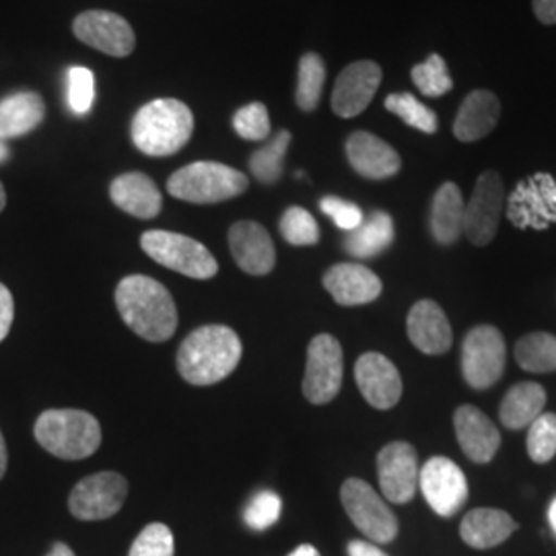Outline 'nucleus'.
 <instances>
[{"instance_id":"1","label":"nucleus","mask_w":556,"mask_h":556,"mask_svg":"<svg viewBox=\"0 0 556 556\" xmlns=\"http://www.w3.org/2000/svg\"><path fill=\"white\" fill-rule=\"evenodd\" d=\"M119 318L140 338L165 342L178 328V309L172 293L155 278L132 275L116 289Z\"/></svg>"},{"instance_id":"2","label":"nucleus","mask_w":556,"mask_h":556,"mask_svg":"<svg viewBox=\"0 0 556 556\" xmlns=\"http://www.w3.org/2000/svg\"><path fill=\"white\" fill-rule=\"evenodd\" d=\"M241 340L227 326H202L179 344L178 371L192 386L229 378L241 361Z\"/></svg>"},{"instance_id":"3","label":"nucleus","mask_w":556,"mask_h":556,"mask_svg":"<svg viewBox=\"0 0 556 556\" xmlns=\"http://www.w3.org/2000/svg\"><path fill=\"white\" fill-rule=\"evenodd\" d=\"M194 132V114L184 101L163 98L142 105L132 119L130 135L140 153L169 157L179 153Z\"/></svg>"},{"instance_id":"4","label":"nucleus","mask_w":556,"mask_h":556,"mask_svg":"<svg viewBox=\"0 0 556 556\" xmlns=\"http://www.w3.org/2000/svg\"><path fill=\"white\" fill-rule=\"evenodd\" d=\"M34 435L41 447L60 459H85L100 450V420L77 408L41 413Z\"/></svg>"},{"instance_id":"5","label":"nucleus","mask_w":556,"mask_h":556,"mask_svg":"<svg viewBox=\"0 0 556 556\" xmlns=\"http://www.w3.org/2000/svg\"><path fill=\"white\" fill-rule=\"evenodd\" d=\"M250 179L239 169L217 161H197L178 169L167 179V192L174 199L192 204H217L243 194Z\"/></svg>"},{"instance_id":"6","label":"nucleus","mask_w":556,"mask_h":556,"mask_svg":"<svg viewBox=\"0 0 556 556\" xmlns=\"http://www.w3.org/2000/svg\"><path fill=\"white\" fill-rule=\"evenodd\" d=\"M140 248L157 264L169 270H176L184 277L206 280L219 273V264L211 254V250L197 239L181 236V233L163 231V229L147 231L140 238Z\"/></svg>"},{"instance_id":"7","label":"nucleus","mask_w":556,"mask_h":556,"mask_svg":"<svg viewBox=\"0 0 556 556\" xmlns=\"http://www.w3.org/2000/svg\"><path fill=\"white\" fill-rule=\"evenodd\" d=\"M340 501L351 521L374 544H388L397 536V519L371 484L349 478L340 489Z\"/></svg>"},{"instance_id":"8","label":"nucleus","mask_w":556,"mask_h":556,"mask_svg":"<svg viewBox=\"0 0 556 556\" xmlns=\"http://www.w3.org/2000/svg\"><path fill=\"white\" fill-rule=\"evenodd\" d=\"M507 361L505 340L495 326H477L462 344V374L470 388L486 390L503 378Z\"/></svg>"},{"instance_id":"9","label":"nucleus","mask_w":556,"mask_h":556,"mask_svg":"<svg viewBox=\"0 0 556 556\" xmlns=\"http://www.w3.org/2000/svg\"><path fill=\"white\" fill-rule=\"evenodd\" d=\"M507 219L517 229L544 231L556 223V179L534 174L521 179L507 199Z\"/></svg>"},{"instance_id":"10","label":"nucleus","mask_w":556,"mask_h":556,"mask_svg":"<svg viewBox=\"0 0 556 556\" xmlns=\"http://www.w3.org/2000/svg\"><path fill=\"white\" fill-rule=\"evenodd\" d=\"M505 206V188L497 172H484L477 179L472 197L464 208L462 233L472 245H489L497 236L498 223Z\"/></svg>"},{"instance_id":"11","label":"nucleus","mask_w":556,"mask_h":556,"mask_svg":"<svg viewBox=\"0 0 556 556\" xmlns=\"http://www.w3.org/2000/svg\"><path fill=\"white\" fill-rule=\"evenodd\" d=\"M344 357L342 346L332 334H318L307 346V365L303 378V396L312 404H328L342 388Z\"/></svg>"},{"instance_id":"12","label":"nucleus","mask_w":556,"mask_h":556,"mask_svg":"<svg viewBox=\"0 0 556 556\" xmlns=\"http://www.w3.org/2000/svg\"><path fill=\"white\" fill-rule=\"evenodd\" d=\"M128 495V482L118 472H98L83 478L71 491L68 509L80 521H100L114 517Z\"/></svg>"},{"instance_id":"13","label":"nucleus","mask_w":556,"mask_h":556,"mask_svg":"<svg viewBox=\"0 0 556 556\" xmlns=\"http://www.w3.org/2000/svg\"><path fill=\"white\" fill-rule=\"evenodd\" d=\"M77 40L100 50L112 59H126L135 52V29L122 15L112 11H85L73 21Z\"/></svg>"},{"instance_id":"14","label":"nucleus","mask_w":556,"mask_h":556,"mask_svg":"<svg viewBox=\"0 0 556 556\" xmlns=\"http://www.w3.org/2000/svg\"><path fill=\"white\" fill-rule=\"evenodd\" d=\"M418 486L431 509L441 517L457 514L468 498V480L450 457H431L420 468Z\"/></svg>"},{"instance_id":"15","label":"nucleus","mask_w":556,"mask_h":556,"mask_svg":"<svg viewBox=\"0 0 556 556\" xmlns=\"http://www.w3.org/2000/svg\"><path fill=\"white\" fill-rule=\"evenodd\" d=\"M417 450L406 441L388 443L378 456L379 489L383 497L396 505L410 503L418 489Z\"/></svg>"},{"instance_id":"16","label":"nucleus","mask_w":556,"mask_h":556,"mask_svg":"<svg viewBox=\"0 0 556 556\" xmlns=\"http://www.w3.org/2000/svg\"><path fill=\"white\" fill-rule=\"evenodd\" d=\"M381 68L374 60H358L338 75L332 91V110L338 118H355L363 114L376 98L381 85Z\"/></svg>"},{"instance_id":"17","label":"nucleus","mask_w":556,"mask_h":556,"mask_svg":"<svg viewBox=\"0 0 556 556\" xmlns=\"http://www.w3.org/2000/svg\"><path fill=\"white\" fill-rule=\"evenodd\" d=\"M229 250L239 268L254 277H264L273 273L277 264L273 238L256 220H239L231 225Z\"/></svg>"},{"instance_id":"18","label":"nucleus","mask_w":556,"mask_h":556,"mask_svg":"<svg viewBox=\"0 0 556 556\" xmlns=\"http://www.w3.org/2000/svg\"><path fill=\"white\" fill-rule=\"evenodd\" d=\"M355 379L363 397L378 410L394 408L402 397L400 371L381 353H365L358 357Z\"/></svg>"},{"instance_id":"19","label":"nucleus","mask_w":556,"mask_h":556,"mask_svg":"<svg viewBox=\"0 0 556 556\" xmlns=\"http://www.w3.org/2000/svg\"><path fill=\"white\" fill-rule=\"evenodd\" d=\"M410 342L425 355H443L452 349L454 332L445 312L431 299H420L406 319Z\"/></svg>"},{"instance_id":"20","label":"nucleus","mask_w":556,"mask_h":556,"mask_svg":"<svg viewBox=\"0 0 556 556\" xmlns=\"http://www.w3.org/2000/svg\"><path fill=\"white\" fill-rule=\"evenodd\" d=\"M454 427L462 452L477 464H489L497 456L501 433L495 422L477 406H459L454 413Z\"/></svg>"},{"instance_id":"21","label":"nucleus","mask_w":556,"mask_h":556,"mask_svg":"<svg viewBox=\"0 0 556 556\" xmlns=\"http://www.w3.org/2000/svg\"><path fill=\"white\" fill-rule=\"evenodd\" d=\"M346 160L358 176L367 179L392 178L402 167L396 149L365 130L353 132L346 139Z\"/></svg>"},{"instance_id":"22","label":"nucleus","mask_w":556,"mask_h":556,"mask_svg":"<svg viewBox=\"0 0 556 556\" xmlns=\"http://www.w3.org/2000/svg\"><path fill=\"white\" fill-rule=\"evenodd\" d=\"M324 287L338 305L355 307L371 303L381 295V280L363 264H334L324 275Z\"/></svg>"},{"instance_id":"23","label":"nucleus","mask_w":556,"mask_h":556,"mask_svg":"<svg viewBox=\"0 0 556 556\" xmlns=\"http://www.w3.org/2000/svg\"><path fill=\"white\" fill-rule=\"evenodd\" d=\"M501 118V101L495 93L486 89H477L468 93L454 119V137L462 142H475V140L489 137Z\"/></svg>"},{"instance_id":"24","label":"nucleus","mask_w":556,"mask_h":556,"mask_svg":"<svg viewBox=\"0 0 556 556\" xmlns=\"http://www.w3.org/2000/svg\"><path fill=\"white\" fill-rule=\"evenodd\" d=\"M110 197L124 213L137 219H153L161 213L163 199L160 188L147 174L130 172L112 181Z\"/></svg>"},{"instance_id":"25","label":"nucleus","mask_w":556,"mask_h":556,"mask_svg":"<svg viewBox=\"0 0 556 556\" xmlns=\"http://www.w3.org/2000/svg\"><path fill=\"white\" fill-rule=\"evenodd\" d=\"M516 530L517 521L507 511L480 507V509H472L462 519L459 536L468 546L486 551L503 544Z\"/></svg>"},{"instance_id":"26","label":"nucleus","mask_w":556,"mask_h":556,"mask_svg":"<svg viewBox=\"0 0 556 556\" xmlns=\"http://www.w3.org/2000/svg\"><path fill=\"white\" fill-rule=\"evenodd\" d=\"M46 118V103L36 91H20L0 100V140L34 132Z\"/></svg>"},{"instance_id":"27","label":"nucleus","mask_w":556,"mask_h":556,"mask_svg":"<svg viewBox=\"0 0 556 556\" xmlns=\"http://www.w3.org/2000/svg\"><path fill=\"white\" fill-rule=\"evenodd\" d=\"M464 208L466 202L462 197V190L454 181H445L431 204V233L439 245H452L462 236L464 229Z\"/></svg>"},{"instance_id":"28","label":"nucleus","mask_w":556,"mask_h":556,"mask_svg":"<svg viewBox=\"0 0 556 556\" xmlns=\"http://www.w3.org/2000/svg\"><path fill=\"white\" fill-rule=\"evenodd\" d=\"M544 404L546 390L534 381H523L505 394L498 408V418L507 429L519 431L523 427H530L542 415Z\"/></svg>"},{"instance_id":"29","label":"nucleus","mask_w":556,"mask_h":556,"mask_svg":"<svg viewBox=\"0 0 556 556\" xmlns=\"http://www.w3.org/2000/svg\"><path fill=\"white\" fill-rule=\"evenodd\" d=\"M394 241V220L383 213L374 211L355 231H349L344 238V250L353 258H376L386 252Z\"/></svg>"},{"instance_id":"30","label":"nucleus","mask_w":556,"mask_h":556,"mask_svg":"<svg viewBox=\"0 0 556 556\" xmlns=\"http://www.w3.org/2000/svg\"><path fill=\"white\" fill-rule=\"evenodd\" d=\"M517 365L530 374L556 371V337L548 332H534L519 338L516 344Z\"/></svg>"},{"instance_id":"31","label":"nucleus","mask_w":556,"mask_h":556,"mask_svg":"<svg viewBox=\"0 0 556 556\" xmlns=\"http://www.w3.org/2000/svg\"><path fill=\"white\" fill-rule=\"evenodd\" d=\"M326 83V64L316 52H307L299 60L295 101L301 112H316Z\"/></svg>"},{"instance_id":"32","label":"nucleus","mask_w":556,"mask_h":556,"mask_svg":"<svg viewBox=\"0 0 556 556\" xmlns=\"http://www.w3.org/2000/svg\"><path fill=\"white\" fill-rule=\"evenodd\" d=\"M291 144V132L289 130H278L277 135L268 144H264L258 149L252 157H250V169L254 174V178L270 186L277 184L282 176V161L289 151Z\"/></svg>"},{"instance_id":"33","label":"nucleus","mask_w":556,"mask_h":556,"mask_svg":"<svg viewBox=\"0 0 556 556\" xmlns=\"http://www.w3.org/2000/svg\"><path fill=\"white\" fill-rule=\"evenodd\" d=\"M386 110L425 135H435L439 128L438 114L427 108L413 93H392L383 101Z\"/></svg>"},{"instance_id":"34","label":"nucleus","mask_w":556,"mask_h":556,"mask_svg":"<svg viewBox=\"0 0 556 556\" xmlns=\"http://www.w3.org/2000/svg\"><path fill=\"white\" fill-rule=\"evenodd\" d=\"M410 77L418 91L427 98H441L454 89V80L447 71V64L439 54H431L425 62L417 64Z\"/></svg>"},{"instance_id":"35","label":"nucleus","mask_w":556,"mask_h":556,"mask_svg":"<svg viewBox=\"0 0 556 556\" xmlns=\"http://www.w3.org/2000/svg\"><path fill=\"white\" fill-rule=\"evenodd\" d=\"M280 236L291 245H316L319 241L318 220L312 217L309 211L301 206H291L280 217Z\"/></svg>"},{"instance_id":"36","label":"nucleus","mask_w":556,"mask_h":556,"mask_svg":"<svg viewBox=\"0 0 556 556\" xmlns=\"http://www.w3.org/2000/svg\"><path fill=\"white\" fill-rule=\"evenodd\" d=\"M528 454L536 464H548L556 456V415L542 413L530 425Z\"/></svg>"},{"instance_id":"37","label":"nucleus","mask_w":556,"mask_h":556,"mask_svg":"<svg viewBox=\"0 0 556 556\" xmlns=\"http://www.w3.org/2000/svg\"><path fill=\"white\" fill-rule=\"evenodd\" d=\"M176 542L165 523H149L132 542L128 556H174Z\"/></svg>"},{"instance_id":"38","label":"nucleus","mask_w":556,"mask_h":556,"mask_svg":"<svg viewBox=\"0 0 556 556\" xmlns=\"http://www.w3.org/2000/svg\"><path fill=\"white\" fill-rule=\"evenodd\" d=\"M233 128L238 137L245 140H264L270 137V116L264 103L254 101L239 108L233 116Z\"/></svg>"},{"instance_id":"39","label":"nucleus","mask_w":556,"mask_h":556,"mask_svg":"<svg viewBox=\"0 0 556 556\" xmlns=\"http://www.w3.org/2000/svg\"><path fill=\"white\" fill-rule=\"evenodd\" d=\"M282 511V501L278 497L277 493L273 491H260L256 493L252 501L245 505V511H243V519L245 523L262 532V530H268L270 526H275Z\"/></svg>"},{"instance_id":"40","label":"nucleus","mask_w":556,"mask_h":556,"mask_svg":"<svg viewBox=\"0 0 556 556\" xmlns=\"http://www.w3.org/2000/svg\"><path fill=\"white\" fill-rule=\"evenodd\" d=\"M96 101V77L85 66L68 71V105L75 114H87Z\"/></svg>"},{"instance_id":"41","label":"nucleus","mask_w":556,"mask_h":556,"mask_svg":"<svg viewBox=\"0 0 556 556\" xmlns=\"http://www.w3.org/2000/svg\"><path fill=\"white\" fill-rule=\"evenodd\" d=\"M319 208L324 215H328L330 219L334 220L338 229H342L346 233L355 231L365 219L361 206L349 202V200L338 199V197H326V199L319 200Z\"/></svg>"},{"instance_id":"42","label":"nucleus","mask_w":556,"mask_h":556,"mask_svg":"<svg viewBox=\"0 0 556 556\" xmlns=\"http://www.w3.org/2000/svg\"><path fill=\"white\" fill-rule=\"evenodd\" d=\"M15 318V301L11 291L0 282V342L9 337Z\"/></svg>"},{"instance_id":"43","label":"nucleus","mask_w":556,"mask_h":556,"mask_svg":"<svg viewBox=\"0 0 556 556\" xmlns=\"http://www.w3.org/2000/svg\"><path fill=\"white\" fill-rule=\"evenodd\" d=\"M534 15L544 25H556V0H532Z\"/></svg>"},{"instance_id":"44","label":"nucleus","mask_w":556,"mask_h":556,"mask_svg":"<svg viewBox=\"0 0 556 556\" xmlns=\"http://www.w3.org/2000/svg\"><path fill=\"white\" fill-rule=\"evenodd\" d=\"M349 556H388L374 542L353 540L349 542Z\"/></svg>"},{"instance_id":"45","label":"nucleus","mask_w":556,"mask_h":556,"mask_svg":"<svg viewBox=\"0 0 556 556\" xmlns=\"http://www.w3.org/2000/svg\"><path fill=\"white\" fill-rule=\"evenodd\" d=\"M7 462H9V454H7V443H4L2 431H0V478L4 477V472H7Z\"/></svg>"},{"instance_id":"46","label":"nucleus","mask_w":556,"mask_h":556,"mask_svg":"<svg viewBox=\"0 0 556 556\" xmlns=\"http://www.w3.org/2000/svg\"><path fill=\"white\" fill-rule=\"evenodd\" d=\"M46 556H75V553H73L64 542H56V544L52 546V551Z\"/></svg>"},{"instance_id":"47","label":"nucleus","mask_w":556,"mask_h":556,"mask_svg":"<svg viewBox=\"0 0 556 556\" xmlns=\"http://www.w3.org/2000/svg\"><path fill=\"white\" fill-rule=\"evenodd\" d=\"M289 556H319V553L316 551V546H312V544H301Z\"/></svg>"},{"instance_id":"48","label":"nucleus","mask_w":556,"mask_h":556,"mask_svg":"<svg viewBox=\"0 0 556 556\" xmlns=\"http://www.w3.org/2000/svg\"><path fill=\"white\" fill-rule=\"evenodd\" d=\"M548 519H551V526H553L556 536V497L553 498V503H551V507H548Z\"/></svg>"},{"instance_id":"49","label":"nucleus","mask_w":556,"mask_h":556,"mask_svg":"<svg viewBox=\"0 0 556 556\" xmlns=\"http://www.w3.org/2000/svg\"><path fill=\"white\" fill-rule=\"evenodd\" d=\"M9 155H11V153H9V149H7V144H4V142H2V140H0V163H2V161L9 160Z\"/></svg>"},{"instance_id":"50","label":"nucleus","mask_w":556,"mask_h":556,"mask_svg":"<svg viewBox=\"0 0 556 556\" xmlns=\"http://www.w3.org/2000/svg\"><path fill=\"white\" fill-rule=\"evenodd\" d=\"M4 206H7V192H4V186L0 184V213L4 211Z\"/></svg>"}]
</instances>
